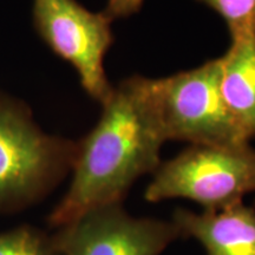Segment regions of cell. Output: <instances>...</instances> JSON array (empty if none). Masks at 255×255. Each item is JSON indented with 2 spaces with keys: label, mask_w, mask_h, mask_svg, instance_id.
<instances>
[{
  "label": "cell",
  "mask_w": 255,
  "mask_h": 255,
  "mask_svg": "<svg viewBox=\"0 0 255 255\" xmlns=\"http://www.w3.org/2000/svg\"><path fill=\"white\" fill-rule=\"evenodd\" d=\"M98 123L77 143L72 180L49 216L53 227L89 210L122 203L132 184L161 164L165 137L154 95V79L132 76L114 87Z\"/></svg>",
  "instance_id": "6da1fadb"
},
{
  "label": "cell",
  "mask_w": 255,
  "mask_h": 255,
  "mask_svg": "<svg viewBox=\"0 0 255 255\" xmlns=\"http://www.w3.org/2000/svg\"><path fill=\"white\" fill-rule=\"evenodd\" d=\"M76 150L77 143L41 131L27 108L0 96V213L49 194L72 169Z\"/></svg>",
  "instance_id": "7a4b0ae2"
},
{
  "label": "cell",
  "mask_w": 255,
  "mask_h": 255,
  "mask_svg": "<svg viewBox=\"0 0 255 255\" xmlns=\"http://www.w3.org/2000/svg\"><path fill=\"white\" fill-rule=\"evenodd\" d=\"M255 191V150L250 144L190 145L161 162L144 191L148 202L190 200L203 210L225 208Z\"/></svg>",
  "instance_id": "3957f363"
},
{
  "label": "cell",
  "mask_w": 255,
  "mask_h": 255,
  "mask_svg": "<svg viewBox=\"0 0 255 255\" xmlns=\"http://www.w3.org/2000/svg\"><path fill=\"white\" fill-rule=\"evenodd\" d=\"M220 81V58L154 79L155 102L165 141L178 139L191 145L247 144L226 107Z\"/></svg>",
  "instance_id": "277c9868"
},
{
  "label": "cell",
  "mask_w": 255,
  "mask_h": 255,
  "mask_svg": "<svg viewBox=\"0 0 255 255\" xmlns=\"http://www.w3.org/2000/svg\"><path fill=\"white\" fill-rule=\"evenodd\" d=\"M33 19L50 49L77 71L87 94L104 104L114 89L104 69L105 55L114 43L113 21L76 0H33Z\"/></svg>",
  "instance_id": "5b68a950"
},
{
  "label": "cell",
  "mask_w": 255,
  "mask_h": 255,
  "mask_svg": "<svg viewBox=\"0 0 255 255\" xmlns=\"http://www.w3.org/2000/svg\"><path fill=\"white\" fill-rule=\"evenodd\" d=\"M180 238L171 220L138 218L113 203L60 226L52 240L62 255H162Z\"/></svg>",
  "instance_id": "8992f818"
},
{
  "label": "cell",
  "mask_w": 255,
  "mask_h": 255,
  "mask_svg": "<svg viewBox=\"0 0 255 255\" xmlns=\"http://www.w3.org/2000/svg\"><path fill=\"white\" fill-rule=\"evenodd\" d=\"M171 221L181 238L196 240L206 255H255V209L242 201L225 208H177Z\"/></svg>",
  "instance_id": "52a82bcc"
},
{
  "label": "cell",
  "mask_w": 255,
  "mask_h": 255,
  "mask_svg": "<svg viewBox=\"0 0 255 255\" xmlns=\"http://www.w3.org/2000/svg\"><path fill=\"white\" fill-rule=\"evenodd\" d=\"M221 94L246 141L255 136V36L232 39L222 57Z\"/></svg>",
  "instance_id": "ba28073f"
},
{
  "label": "cell",
  "mask_w": 255,
  "mask_h": 255,
  "mask_svg": "<svg viewBox=\"0 0 255 255\" xmlns=\"http://www.w3.org/2000/svg\"><path fill=\"white\" fill-rule=\"evenodd\" d=\"M0 255H62L52 237L33 227L15 228L0 233Z\"/></svg>",
  "instance_id": "9c48e42d"
},
{
  "label": "cell",
  "mask_w": 255,
  "mask_h": 255,
  "mask_svg": "<svg viewBox=\"0 0 255 255\" xmlns=\"http://www.w3.org/2000/svg\"><path fill=\"white\" fill-rule=\"evenodd\" d=\"M215 11L227 25L232 39L255 36V0H196Z\"/></svg>",
  "instance_id": "30bf717a"
},
{
  "label": "cell",
  "mask_w": 255,
  "mask_h": 255,
  "mask_svg": "<svg viewBox=\"0 0 255 255\" xmlns=\"http://www.w3.org/2000/svg\"><path fill=\"white\" fill-rule=\"evenodd\" d=\"M144 0H107L103 13L110 19L128 18L137 13L142 8Z\"/></svg>",
  "instance_id": "8fae6325"
}]
</instances>
